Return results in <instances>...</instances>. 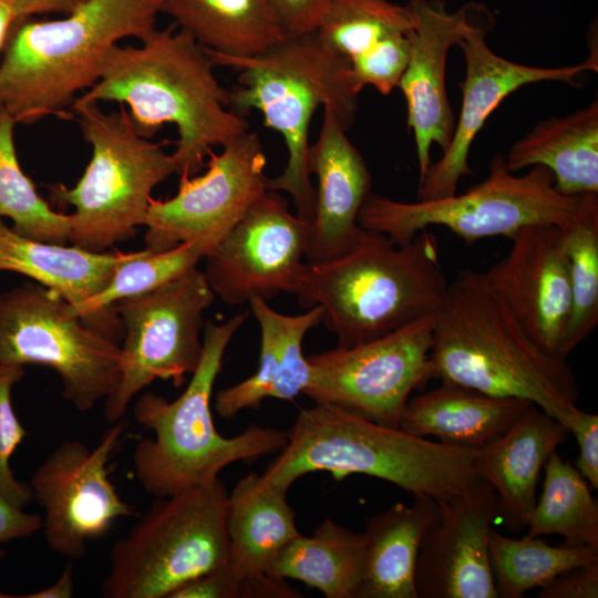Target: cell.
<instances>
[{"label": "cell", "instance_id": "cell-1", "mask_svg": "<svg viewBox=\"0 0 598 598\" xmlns=\"http://www.w3.org/2000/svg\"><path fill=\"white\" fill-rule=\"evenodd\" d=\"M175 28L152 29L137 48L113 45L97 82L74 102L126 103L136 133L148 140L164 124H175L176 174L192 176L205 167L213 145H225L249 125L227 110L228 91L217 81L205 48Z\"/></svg>", "mask_w": 598, "mask_h": 598}, {"label": "cell", "instance_id": "cell-2", "mask_svg": "<svg viewBox=\"0 0 598 598\" xmlns=\"http://www.w3.org/2000/svg\"><path fill=\"white\" fill-rule=\"evenodd\" d=\"M430 361L441 381L526 400L565 427L578 410L567 360L532 338L484 271L464 269L448 283L433 318Z\"/></svg>", "mask_w": 598, "mask_h": 598}, {"label": "cell", "instance_id": "cell-3", "mask_svg": "<svg viewBox=\"0 0 598 598\" xmlns=\"http://www.w3.org/2000/svg\"><path fill=\"white\" fill-rule=\"evenodd\" d=\"M279 452L261 477L282 491L312 472L337 478L363 474L440 502L480 480L473 451L415 436L330 403L300 409Z\"/></svg>", "mask_w": 598, "mask_h": 598}, {"label": "cell", "instance_id": "cell-4", "mask_svg": "<svg viewBox=\"0 0 598 598\" xmlns=\"http://www.w3.org/2000/svg\"><path fill=\"white\" fill-rule=\"evenodd\" d=\"M439 255L426 230L396 245L364 229L344 256L306 264L295 295L305 308L321 307L337 347L364 343L439 312L448 286Z\"/></svg>", "mask_w": 598, "mask_h": 598}, {"label": "cell", "instance_id": "cell-5", "mask_svg": "<svg viewBox=\"0 0 598 598\" xmlns=\"http://www.w3.org/2000/svg\"><path fill=\"white\" fill-rule=\"evenodd\" d=\"M158 0H87L65 18L17 20L0 62V104L16 123L72 120L75 94L92 87L117 41L155 28Z\"/></svg>", "mask_w": 598, "mask_h": 598}, {"label": "cell", "instance_id": "cell-6", "mask_svg": "<svg viewBox=\"0 0 598 598\" xmlns=\"http://www.w3.org/2000/svg\"><path fill=\"white\" fill-rule=\"evenodd\" d=\"M237 313L223 323L208 321L203 332V354L183 393L174 401L145 392L134 403L136 422L154 437L140 441L133 453L134 474L153 496L167 497L204 485L235 462L252 461L279 452L287 432L250 425L240 434L223 436L210 410L214 384L225 351L246 319Z\"/></svg>", "mask_w": 598, "mask_h": 598}, {"label": "cell", "instance_id": "cell-7", "mask_svg": "<svg viewBox=\"0 0 598 598\" xmlns=\"http://www.w3.org/2000/svg\"><path fill=\"white\" fill-rule=\"evenodd\" d=\"M215 65L240 71L230 90L229 110L244 116L259 111L266 127L285 140L288 161L281 174L267 181L270 190L288 193L297 216L310 221L315 186L307 166L312 115L330 107L348 131L358 110V93L350 81L349 61L326 48L315 32L287 37L251 58H227L208 49Z\"/></svg>", "mask_w": 598, "mask_h": 598}, {"label": "cell", "instance_id": "cell-8", "mask_svg": "<svg viewBox=\"0 0 598 598\" xmlns=\"http://www.w3.org/2000/svg\"><path fill=\"white\" fill-rule=\"evenodd\" d=\"M70 110L92 156L74 187L49 185L50 198L74 208L70 243L104 252L136 235L152 190L176 173V162L163 148L169 141L152 142L136 133L123 104L112 113L101 111L96 102H74Z\"/></svg>", "mask_w": 598, "mask_h": 598}, {"label": "cell", "instance_id": "cell-9", "mask_svg": "<svg viewBox=\"0 0 598 598\" xmlns=\"http://www.w3.org/2000/svg\"><path fill=\"white\" fill-rule=\"evenodd\" d=\"M228 493L220 477L159 497L110 554L105 598H169L229 557Z\"/></svg>", "mask_w": 598, "mask_h": 598}, {"label": "cell", "instance_id": "cell-10", "mask_svg": "<svg viewBox=\"0 0 598 598\" xmlns=\"http://www.w3.org/2000/svg\"><path fill=\"white\" fill-rule=\"evenodd\" d=\"M580 196H565L554 187V176L545 166H533L514 175L502 155H495L488 177L462 194L416 202H400L370 194L359 225L381 233L396 245L410 243L430 226H443L467 245L480 239L505 236L512 239L532 225H567Z\"/></svg>", "mask_w": 598, "mask_h": 598}, {"label": "cell", "instance_id": "cell-11", "mask_svg": "<svg viewBox=\"0 0 598 598\" xmlns=\"http://www.w3.org/2000/svg\"><path fill=\"white\" fill-rule=\"evenodd\" d=\"M123 353L58 292L28 281L0 292V364L49 367L62 394L89 411L116 388Z\"/></svg>", "mask_w": 598, "mask_h": 598}, {"label": "cell", "instance_id": "cell-12", "mask_svg": "<svg viewBox=\"0 0 598 598\" xmlns=\"http://www.w3.org/2000/svg\"><path fill=\"white\" fill-rule=\"evenodd\" d=\"M215 298L196 267L115 303L123 326V360L118 383L104 403L110 424L122 420L133 398L153 381L172 380L178 388L193 374L203 354V316Z\"/></svg>", "mask_w": 598, "mask_h": 598}, {"label": "cell", "instance_id": "cell-13", "mask_svg": "<svg viewBox=\"0 0 598 598\" xmlns=\"http://www.w3.org/2000/svg\"><path fill=\"white\" fill-rule=\"evenodd\" d=\"M433 318L364 343L307 357L310 375L302 394L399 427L411 393L434 378L430 361Z\"/></svg>", "mask_w": 598, "mask_h": 598}, {"label": "cell", "instance_id": "cell-14", "mask_svg": "<svg viewBox=\"0 0 598 598\" xmlns=\"http://www.w3.org/2000/svg\"><path fill=\"white\" fill-rule=\"evenodd\" d=\"M208 153L207 171L179 175L178 190L168 199L151 198L144 225L145 248L161 252L202 240L212 247L267 190V158L255 132H246Z\"/></svg>", "mask_w": 598, "mask_h": 598}, {"label": "cell", "instance_id": "cell-15", "mask_svg": "<svg viewBox=\"0 0 598 598\" xmlns=\"http://www.w3.org/2000/svg\"><path fill=\"white\" fill-rule=\"evenodd\" d=\"M125 425L113 423L92 450L79 440L63 441L31 477L32 496L44 508L45 542L71 560L84 558L87 542L104 536L117 518L136 515L109 477Z\"/></svg>", "mask_w": 598, "mask_h": 598}, {"label": "cell", "instance_id": "cell-16", "mask_svg": "<svg viewBox=\"0 0 598 598\" xmlns=\"http://www.w3.org/2000/svg\"><path fill=\"white\" fill-rule=\"evenodd\" d=\"M308 231L309 221L268 189L204 257L203 272L215 297L240 306L252 297L295 295L306 267Z\"/></svg>", "mask_w": 598, "mask_h": 598}, {"label": "cell", "instance_id": "cell-17", "mask_svg": "<svg viewBox=\"0 0 598 598\" xmlns=\"http://www.w3.org/2000/svg\"><path fill=\"white\" fill-rule=\"evenodd\" d=\"M487 28L475 19L458 42L465 63V79L460 83L462 105L448 147L431 164L419 183L417 198L439 199L456 194L458 182L472 175L470 150L477 133L497 106L519 87L544 81L577 86L576 78L597 71V54L585 62L559 68H537L509 61L494 53L486 43Z\"/></svg>", "mask_w": 598, "mask_h": 598}, {"label": "cell", "instance_id": "cell-18", "mask_svg": "<svg viewBox=\"0 0 598 598\" xmlns=\"http://www.w3.org/2000/svg\"><path fill=\"white\" fill-rule=\"evenodd\" d=\"M437 503L415 568L417 598H498L488 534L499 518L494 488L480 478L463 494Z\"/></svg>", "mask_w": 598, "mask_h": 598}, {"label": "cell", "instance_id": "cell-19", "mask_svg": "<svg viewBox=\"0 0 598 598\" xmlns=\"http://www.w3.org/2000/svg\"><path fill=\"white\" fill-rule=\"evenodd\" d=\"M406 6L413 19L410 56L398 87L406 101L421 183L431 166L432 144L444 152L452 140L456 120L445 87L447 53L463 39L480 6L467 4L455 12L447 11L442 0H410Z\"/></svg>", "mask_w": 598, "mask_h": 598}, {"label": "cell", "instance_id": "cell-20", "mask_svg": "<svg viewBox=\"0 0 598 598\" xmlns=\"http://www.w3.org/2000/svg\"><path fill=\"white\" fill-rule=\"evenodd\" d=\"M484 275L532 338L549 354L567 360L563 344L570 285L561 227L522 228L507 255Z\"/></svg>", "mask_w": 598, "mask_h": 598}, {"label": "cell", "instance_id": "cell-21", "mask_svg": "<svg viewBox=\"0 0 598 598\" xmlns=\"http://www.w3.org/2000/svg\"><path fill=\"white\" fill-rule=\"evenodd\" d=\"M330 107H323L318 140L309 145L307 166L317 178L305 257L309 265L332 261L351 251L364 229L360 210L371 194V173Z\"/></svg>", "mask_w": 598, "mask_h": 598}, {"label": "cell", "instance_id": "cell-22", "mask_svg": "<svg viewBox=\"0 0 598 598\" xmlns=\"http://www.w3.org/2000/svg\"><path fill=\"white\" fill-rule=\"evenodd\" d=\"M567 435L561 422L532 405L505 434L474 452L475 473L494 488L507 529L527 527L540 471Z\"/></svg>", "mask_w": 598, "mask_h": 598}, {"label": "cell", "instance_id": "cell-23", "mask_svg": "<svg viewBox=\"0 0 598 598\" xmlns=\"http://www.w3.org/2000/svg\"><path fill=\"white\" fill-rule=\"evenodd\" d=\"M260 328V355L256 372L221 391L215 409L223 419H233L246 409H258L265 399L292 401L309 382L310 365L303 354L307 332L322 321L319 306L300 315L274 310L259 297L247 302Z\"/></svg>", "mask_w": 598, "mask_h": 598}, {"label": "cell", "instance_id": "cell-24", "mask_svg": "<svg viewBox=\"0 0 598 598\" xmlns=\"http://www.w3.org/2000/svg\"><path fill=\"white\" fill-rule=\"evenodd\" d=\"M532 405L441 381L437 388L409 399L399 429L475 452L505 434Z\"/></svg>", "mask_w": 598, "mask_h": 598}, {"label": "cell", "instance_id": "cell-25", "mask_svg": "<svg viewBox=\"0 0 598 598\" xmlns=\"http://www.w3.org/2000/svg\"><path fill=\"white\" fill-rule=\"evenodd\" d=\"M134 252H93L31 239L0 218V270L24 275L58 292L82 316L86 305L111 280L117 266Z\"/></svg>", "mask_w": 598, "mask_h": 598}, {"label": "cell", "instance_id": "cell-26", "mask_svg": "<svg viewBox=\"0 0 598 598\" xmlns=\"http://www.w3.org/2000/svg\"><path fill=\"white\" fill-rule=\"evenodd\" d=\"M437 514L436 501L415 495L411 505L399 502L368 519L358 598H417V555L423 535Z\"/></svg>", "mask_w": 598, "mask_h": 598}, {"label": "cell", "instance_id": "cell-27", "mask_svg": "<svg viewBox=\"0 0 598 598\" xmlns=\"http://www.w3.org/2000/svg\"><path fill=\"white\" fill-rule=\"evenodd\" d=\"M511 172L545 166L565 196L598 193V102L563 116L540 121L516 141L505 157Z\"/></svg>", "mask_w": 598, "mask_h": 598}, {"label": "cell", "instance_id": "cell-28", "mask_svg": "<svg viewBox=\"0 0 598 598\" xmlns=\"http://www.w3.org/2000/svg\"><path fill=\"white\" fill-rule=\"evenodd\" d=\"M159 12L227 58L256 56L287 38L269 0H163Z\"/></svg>", "mask_w": 598, "mask_h": 598}, {"label": "cell", "instance_id": "cell-29", "mask_svg": "<svg viewBox=\"0 0 598 598\" xmlns=\"http://www.w3.org/2000/svg\"><path fill=\"white\" fill-rule=\"evenodd\" d=\"M287 491L270 486L250 472L228 494L226 530L228 559L252 573H266L279 551L300 533Z\"/></svg>", "mask_w": 598, "mask_h": 598}, {"label": "cell", "instance_id": "cell-30", "mask_svg": "<svg viewBox=\"0 0 598 598\" xmlns=\"http://www.w3.org/2000/svg\"><path fill=\"white\" fill-rule=\"evenodd\" d=\"M363 532L324 519L311 536L299 534L286 545L266 573L295 579L327 598H358L364 569Z\"/></svg>", "mask_w": 598, "mask_h": 598}, {"label": "cell", "instance_id": "cell-31", "mask_svg": "<svg viewBox=\"0 0 598 598\" xmlns=\"http://www.w3.org/2000/svg\"><path fill=\"white\" fill-rule=\"evenodd\" d=\"M210 248L209 244L195 240L161 252L135 251L117 266L106 287L86 305L81 319L101 336L121 344L123 326L115 303L150 292L196 268Z\"/></svg>", "mask_w": 598, "mask_h": 598}, {"label": "cell", "instance_id": "cell-32", "mask_svg": "<svg viewBox=\"0 0 598 598\" xmlns=\"http://www.w3.org/2000/svg\"><path fill=\"white\" fill-rule=\"evenodd\" d=\"M544 470L542 495L525 536L560 535L566 546H598V505L589 483L557 452Z\"/></svg>", "mask_w": 598, "mask_h": 598}, {"label": "cell", "instance_id": "cell-33", "mask_svg": "<svg viewBox=\"0 0 598 598\" xmlns=\"http://www.w3.org/2000/svg\"><path fill=\"white\" fill-rule=\"evenodd\" d=\"M488 555L498 597L522 598L565 570L598 560V546H551L540 537L512 538L491 528Z\"/></svg>", "mask_w": 598, "mask_h": 598}, {"label": "cell", "instance_id": "cell-34", "mask_svg": "<svg viewBox=\"0 0 598 598\" xmlns=\"http://www.w3.org/2000/svg\"><path fill=\"white\" fill-rule=\"evenodd\" d=\"M561 229L570 285L563 344V355L568 359L598 324V193L581 195L575 215Z\"/></svg>", "mask_w": 598, "mask_h": 598}, {"label": "cell", "instance_id": "cell-35", "mask_svg": "<svg viewBox=\"0 0 598 598\" xmlns=\"http://www.w3.org/2000/svg\"><path fill=\"white\" fill-rule=\"evenodd\" d=\"M17 123L0 104V218L13 221L17 234L65 245L70 241V215L53 210L20 167L13 131Z\"/></svg>", "mask_w": 598, "mask_h": 598}, {"label": "cell", "instance_id": "cell-36", "mask_svg": "<svg viewBox=\"0 0 598 598\" xmlns=\"http://www.w3.org/2000/svg\"><path fill=\"white\" fill-rule=\"evenodd\" d=\"M413 25L408 6L389 0H331L315 33L349 62Z\"/></svg>", "mask_w": 598, "mask_h": 598}, {"label": "cell", "instance_id": "cell-37", "mask_svg": "<svg viewBox=\"0 0 598 598\" xmlns=\"http://www.w3.org/2000/svg\"><path fill=\"white\" fill-rule=\"evenodd\" d=\"M286 579L247 571L229 559L178 588L169 598H298Z\"/></svg>", "mask_w": 598, "mask_h": 598}, {"label": "cell", "instance_id": "cell-38", "mask_svg": "<svg viewBox=\"0 0 598 598\" xmlns=\"http://www.w3.org/2000/svg\"><path fill=\"white\" fill-rule=\"evenodd\" d=\"M24 375L19 364H0V495L23 508L32 498L30 485L18 481L10 467V460L28 432L17 417L11 392Z\"/></svg>", "mask_w": 598, "mask_h": 598}, {"label": "cell", "instance_id": "cell-39", "mask_svg": "<svg viewBox=\"0 0 598 598\" xmlns=\"http://www.w3.org/2000/svg\"><path fill=\"white\" fill-rule=\"evenodd\" d=\"M409 31L386 39L375 49L349 62L350 81L358 94L367 85L383 95L398 87L410 56Z\"/></svg>", "mask_w": 598, "mask_h": 598}, {"label": "cell", "instance_id": "cell-40", "mask_svg": "<svg viewBox=\"0 0 598 598\" xmlns=\"http://www.w3.org/2000/svg\"><path fill=\"white\" fill-rule=\"evenodd\" d=\"M566 429L579 446L576 468L591 488H598V415L578 409Z\"/></svg>", "mask_w": 598, "mask_h": 598}, {"label": "cell", "instance_id": "cell-41", "mask_svg": "<svg viewBox=\"0 0 598 598\" xmlns=\"http://www.w3.org/2000/svg\"><path fill=\"white\" fill-rule=\"evenodd\" d=\"M286 37L313 32L331 0H269Z\"/></svg>", "mask_w": 598, "mask_h": 598}, {"label": "cell", "instance_id": "cell-42", "mask_svg": "<svg viewBox=\"0 0 598 598\" xmlns=\"http://www.w3.org/2000/svg\"><path fill=\"white\" fill-rule=\"evenodd\" d=\"M539 598H597L598 560L573 567L540 588Z\"/></svg>", "mask_w": 598, "mask_h": 598}, {"label": "cell", "instance_id": "cell-43", "mask_svg": "<svg viewBox=\"0 0 598 598\" xmlns=\"http://www.w3.org/2000/svg\"><path fill=\"white\" fill-rule=\"evenodd\" d=\"M43 528V518L25 513L0 495V543L28 537ZM4 551L0 549V559Z\"/></svg>", "mask_w": 598, "mask_h": 598}, {"label": "cell", "instance_id": "cell-44", "mask_svg": "<svg viewBox=\"0 0 598 598\" xmlns=\"http://www.w3.org/2000/svg\"><path fill=\"white\" fill-rule=\"evenodd\" d=\"M12 8L18 19L47 12L71 13L87 0H1Z\"/></svg>", "mask_w": 598, "mask_h": 598}, {"label": "cell", "instance_id": "cell-45", "mask_svg": "<svg viewBox=\"0 0 598 598\" xmlns=\"http://www.w3.org/2000/svg\"><path fill=\"white\" fill-rule=\"evenodd\" d=\"M73 567L69 563L59 579L51 586L28 595H7L0 592L2 598H70L74 594Z\"/></svg>", "mask_w": 598, "mask_h": 598}, {"label": "cell", "instance_id": "cell-46", "mask_svg": "<svg viewBox=\"0 0 598 598\" xmlns=\"http://www.w3.org/2000/svg\"><path fill=\"white\" fill-rule=\"evenodd\" d=\"M19 20L10 6L0 0V52L3 50L13 23Z\"/></svg>", "mask_w": 598, "mask_h": 598}, {"label": "cell", "instance_id": "cell-47", "mask_svg": "<svg viewBox=\"0 0 598 598\" xmlns=\"http://www.w3.org/2000/svg\"><path fill=\"white\" fill-rule=\"evenodd\" d=\"M158 1H159V6H161V2H162L163 0H158Z\"/></svg>", "mask_w": 598, "mask_h": 598}]
</instances>
